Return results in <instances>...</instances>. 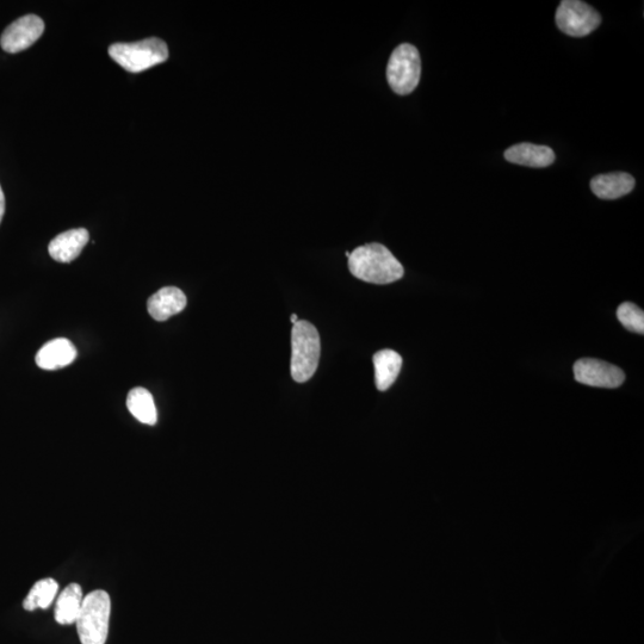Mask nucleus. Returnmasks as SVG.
Segmentation results:
<instances>
[{
    "label": "nucleus",
    "mask_w": 644,
    "mask_h": 644,
    "mask_svg": "<svg viewBox=\"0 0 644 644\" xmlns=\"http://www.w3.org/2000/svg\"><path fill=\"white\" fill-rule=\"evenodd\" d=\"M290 321H291V324L295 325L296 322L299 321V317H297L296 314H291L290 315Z\"/></svg>",
    "instance_id": "obj_20"
},
{
    "label": "nucleus",
    "mask_w": 644,
    "mask_h": 644,
    "mask_svg": "<svg viewBox=\"0 0 644 644\" xmlns=\"http://www.w3.org/2000/svg\"><path fill=\"white\" fill-rule=\"evenodd\" d=\"M375 383L380 392H386L394 385L402 368V357L394 350H382L373 358Z\"/></svg>",
    "instance_id": "obj_14"
},
{
    "label": "nucleus",
    "mask_w": 644,
    "mask_h": 644,
    "mask_svg": "<svg viewBox=\"0 0 644 644\" xmlns=\"http://www.w3.org/2000/svg\"><path fill=\"white\" fill-rule=\"evenodd\" d=\"M5 213V196L2 187H0V222L3 220Z\"/></svg>",
    "instance_id": "obj_19"
},
{
    "label": "nucleus",
    "mask_w": 644,
    "mask_h": 644,
    "mask_svg": "<svg viewBox=\"0 0 644 644\" xmlns=\"http://www.w3.org/2000/svg\"><path fill=\"white\" fill-rule=\"evenodd\" d=\"M504 156L512 164L535 167V169L548 167L554 164L556 159L555 153L550 147L530 144V142L510 147L505 151Z\"/></svg>",
    "instance_id": "obj_13"
},
{
    "label": "nucleus",
    "mask_w": 644,
    "mask_h": 644,
    "mask_svg": "<svg viewBox=\"0 0 644 644\" xmlns=\"http://www.w3.org/2000/svg\"><path fill=\"white\" fill-rule=\"evenodd\" d=\"M77 357V349L70 340L58 338L43 345L36 355V364L41 369L57 370L67 367Z\"/></svg>",
    "instance_id": "obj_11"
},
{
    "label": "nucleus",
    "mask_w": 644,
    "mask_h": 644,
    "mask_svg": "<svg viewBox=\"0 0 644 644\" xmlns=\"http://www.w3.org/2000/svg\"><path fill=\"white\" fill-rule=\"evenodd\" d=\"M59 591L58 582L53 579H42L37 581L32 590H30L23 602V608L27 611L36 609L46 610L52 605L53 600L57 597Z\"/></svg>",
    "instance_id": "obj_17"
},
{
    "label": "nucleus",
    "mask_w": 644,
    "mask_h": 644,
    "mask_svg": "<svg viewBox=\"0 0 644 644\" xmlns=\"http://www.w3.org/2000/svg\"><path fill=\"white\" fill-rule=\"evenodd\" d=\"M321 342L317 327L299 320L291 330V365L294 381L305 383L312 379L319 367Z\"/></svg>",
    "instance_id": "obj_2"
},
{
    "label": "nucleus",
    "mask_w": 644,
    "mask_h": 644,
    "mask_svg": "<svg viewBox=\"0 0 644 644\" xmlns=\"http://www.w3.org/2000/svg\"><path fill=\"white\" fill-rule=\"evenodd\" d=\"M575 380L597 388H618L625 380L622 369L594 358H582L574 364Z\"/></svg>",
    "instance_id": "obj_7"
},
{
    "label": "nucleus",
    "mask_w": 644,
    "mask_h": 644,
    "mask_svg": "<svg viewBox=\"0 0 644 644\" xmlns=\"http://www.w3.org/2000/svg\"><path fill=\"white\" fill-rule=\"evenodd\" d=\"M421 77V59L418 49L410 43H402L390 55L387 80L390 88L400 96L412 94Z\"/></svg>",
    "instance_id": "obj_5"
},
{
    "label": "nucleus",
    "mask_w": 644,
    "mask_h": 644,
    "mask_svg": "<svg viewBox=\"0 0 644 644\" xmlns=\"http://www.w3.org/2000/svg\"><path fill=\"white\" fill-rule=\"evenodd\" d=\"M83 590L78 584L68 585L55 606V621L61 625L76 624L83 605Z\"/></svg>",
    "instance_id": "obj_15"
},
{
    "label": "nucleus",
    "mask_w": 644,
    "mask_h": 644,
    "mask_svg": "<svg viewBox=\"0 0 644 644\" xmlns=\"http://www.w3.org/2000/svg\"><path fill=\"white\" fill-rule=\"evenodd\" d=\"M110 58L132 73H140L169 59V48L158 37L133 43H115L109 48Z\"/></svg>",
    "instance_id": "obj_4"
},
{
    "label": "nucleus",
    "mask_w": 644,
    "mask_h": 644,
    "mask_svg": "<svg viewBox=\"0 0 644 644\" xmlns=\"http://www.w3.org/2000/svg\"><path fill=\"white\" fill-rule=\"evenodd\" d=\"M555 20L561 32L572 37L590 35L602 24L599 12L580 0L561 2Z\"/></svg>",
    "instance_id": "obj_6"
},
{
    "label": "nucleus",
    "mask_w": 644,
    "mask_h": 644,
    "mask_svg": "<svg viewBox=\"0 0 644 644\" xmlns=\"http://www.w3.org/2000/svg\"><path fill=\"white\" fill-rule=\"evenodd\" d=\"M617 318L630 332L644 333V313L631 302H624L617 309Z\"/></svg>",
    "instance_id": "obj_18"
},
{
    "label": "nucleus",
    "mask_w": 644,
    "mask_h": 644,
    "mask_svg": "<svg viewBox=\"0 0 644 644\" xmlns=\"http://www.w3.org/2000/svg\"><path fill=\"white\" fill-rule=\"evenodd\" d=\"M187 296L181 289L166 287L157 291L147 302L148 313L157 321H166L187 307Z\"/></svg>",
    "instance_id": "obj_10"
},
{
    "label": "nucleus",
    "mask_w": 644,
    "mask_h": 644,
    "mask_svg": "<svg viewBox=\"0 0 644 644\" xmlns=\"http://www.w3.org/2000/svg\"><path fill=\"white\" fill-rule=\"evenodd\" d=\"M43 32H45V22L39 16H23L4 30L0 46L6 53H20L32 47Z\"/></svg>",
    "instance_id": "obj_8"
},
{
    "label": "nucleus",
    "mask_w": 644,
    "mask_h": 644,
    "mask_svg": "<svg viewBox=\"0 0 644 644\" xmlns=\"http://www.w3.org/2000/svg\"><path fill=\"white\" fill-rule=\"evenodd\" d=\"M89 239L90 234L85 228L71 229L51 241L49 255L59 263H71L79 257Z\"/></svg>",
    "instance_id": "obj_9"
},
{
    "label": "nucleus",
    "mask_w": 644,
    "mask_h": 644,
    "mask_svg": "<svg viewBox=\"0 0 644 644\" xmlns=\"http://www.w3.org/2000/svg\"><path fill=\"white\" fill-rule=\"evenodd\" d=\"M111 600L103 590L91 592L83 600L77 618V630L82 644H105L108 639Z\"/></svg>",
    "instance_id": "obj_3"
},
{
    "label": "nucleus",
    "mask_w": 644,
    "mask_h": 644,
    "mask_svg": "<svg viewBox=\"0 0 644 644\" xmlns=\"http://www.w3.org/2000/svg\"><path fill=\"white\" fill-rule=\"evenodd\" d=\"M127 407L130 413L140 423L146 425H156L158 413L153 396L145 388H134L130 390L127 398Z\"/></svg>",
    "instance_id": "obj_16"
},
{
    "label": "nucleus",
    "mask_w": 644,
    "mask_h": 644,
    "mask_svg": "<svg viewBox=\"0 0 644 644\" xmlns=\"http://www.w3.org/2000/svg\"><path fill=\"white\" fill-rule=\"evenodd\" d=\"M635 178L629 173L612 172L592 179L591 190L600 200H617L631 193L635 188Z\"/></svg>",
    "instance_id": "obj_12"
},
{
    "label": "nucleus",
    "mask_w": 644,
    "mask_h": 644,
    "mask_svg": "<svg viewBox=\"0 0 644 644\" xmlns=\"http://www.w3.org/2000/svg\"><path fill=\"white\" fill-rule=\"evenodd\" d=\"M349 270L358 280L389 284L404 277V266L382 244H367L350 253Z\"/></svg>",
    "instance_id": "obj_1"
}]
</instances>
